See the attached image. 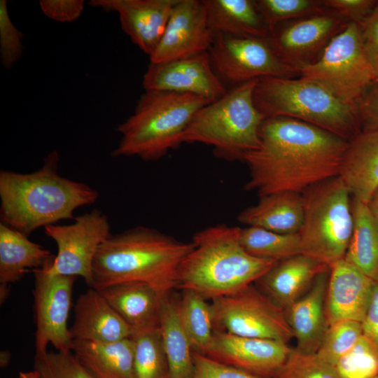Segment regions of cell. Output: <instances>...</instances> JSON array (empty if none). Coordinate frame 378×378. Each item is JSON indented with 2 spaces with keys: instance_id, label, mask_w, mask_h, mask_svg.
I'll return each mask as SVG.
<instances>
[{
  "instance_id": "obj_1",
  "label": "cell",
  "mask_w": 378,
  "mask_h": 378,
  "mask_svg": "<svg viewBox=\"0 0 378 378\" xmlns=\"http://www.w3.org/2000/svg\"><path fill=\"white\" fill-rule=\"evenodd\" d=\"M260 146L246 154L250 171L245 189L260 197L275 192L303 193L339 176L349 141L293 118H265L259 130Z\"/></svg>"
},
{
  "instance_id": "obj_2",
  "label": "cell",
  "mask_w": 378,
  "mask_h": 378,
  "mask_svg": "<svg viewBox=\"0 0 378 378\" xmlns=\"http://www.w3.org/2000/svg\"><path fill=\"white\" fill-rule=\"evenodd\" d=\"M59 161L53 150L34 172L1 171V223L27 236L39 227L74 218L76 209L97 202L96 190L57 173Z\"/></svg>"
},
{
  "instance_id": "obj_3",
  "label": "cell",
  "mask_w": 378,
  "mask_h": 378,
  "mask_svg": "<svg viewBox=\"0 0 378 378\" xmlns=\"http://www.w3.org/2000/svg\"><path fill=\"white\" fill-rule=\"evenodd\" d=\"M192 248V242H181L146 227L111 234L94 258L91 288L99 290L115 284L140 281L164 297L176 289L179 268Z\"/></svg>"
},
{
  "instance_id": "obj_4",
  "label": "cell",
  "mask_w": 378,
  "mask_h": 378,
  "mask_svg": "<svg viewBox=\"0 0 378 378\" xmlns=\"http://www.w3.org/2000/svg\"><path fill=\"white\" fill-rule=\"evenodd\" d=\"M238 227L220 225L193 236V248L179 268L176 289L198 292L214 300L254 284L276 262L248 253Z\"/></svg>"
},
{
  "instance_id": "obj_5",
  "label": "cell",
  "mask_w": 378,
  "mask_h": 378,
  "mask_svg": "<svg viewBox=\"0 0 378 378\" xmlns=\"http://www.w3.org/2000/svg\"><path fill=\"white\" fill-rule=\"evenodd\" d=\"M213 101L188 93L145 90L134 111L117 126L121 135L113 157L157 160L182 144L195 113Z\"/></svg>"
},
{
  "instance_id": "obj_6",
  "label": "cell",
  "mask_w": 378,
  "mask_h": 378,
  "mask_svg": "<svg viewBox=\"0 0 378 378\" xmlns=\"http://www.w3.org/2000/svg\"><path fill=\"white\" fill-rule=\"evenodd\" d=\"M253 101L265 118L286 117L314 125L348 141L361 130L356 106L300 77L258 79Z\"/></svg>"
},
{
  "instance_id": "obj_7",
  "label": "cell",
  "mask_w": 378,
  "mask_h": 378,
  "mask_svg": "<svg viewBox=\"0 0 378 378\" xmlns=\"http://www.w3.org/2000/svg\"><path fill=\"white\" fill-rule=\"evenodd\" d=\"M257 80L238 85L199 109L183 132L182 143L211 146L216 156L229 161L244 160L258 149L259 130L265 118L253 101Z\"/></svg>"
},
{
  "instance_id": "obj_8",
  "label": "cell",
  "mask_w": 378,
  "mask_h": 378,
  "mask_svg": "<svg viewBox=\"0 0 378 378\" xmlns=\"http://www.w3.org/2000/svg\"><path fill=\"white\" fill-rule=\"evenodd\" d=\"M350 196L340 176L302 193L304 217L298 233L302 254L329 267L344 258L354 228Z\"/></svg>"
},
{
  "instance_id": "obj_9",
  "label": "cell",
  "mask_w": 378,
  "mask_h": 378,
  "mask_svg": "<svg viewBox=\"0 0 378 378\" xmlns=\"http://www.w3.org/2000/svg\"><path fill=\"white\" fill-rule=\"evenodd\" d=\"M300 77L326 88L350 105L374 81L358 24L349 22L329 42L318 59L299 71Z\"/></svg>"
},
{
  "instance_id": "obj_10",
  "label": "cell",
  "mask_w": 378,
  "mask_h": 378,
  "mask_svg": "<svg viewBox=\"0 0 378 378\" xmlns=\"http://www.w3.org/2000/svg\"><path fill=\"white\" fill-rule=\"evenodd\" d=\"M214 330L288 344L293 332L284 309L254 284L211 300Z\"/></svg>"
},
{
  "instance_id": "obj_11",
  "label": "cell",
  "mask_w": 378,
  "mask_h": 378,
  "mask_svg": "<svg viewBox=\"0 0 378 378\" xmlns=\"http://www.w3.org/2000/svg\"><path fill=\"white\" fill-rule=\"evenodd\" d=\"M208 53L219 78L237 85L261 78H293L299 74L279 59L268 39L216 33Z\"/></svg>"
},
{
  "instance_id": "obj_12",
  "label": "cell",
  "mask_w": 378,
  "mask_h": 378,
  "mask_svg": "<svg viewBox=\"0 0 378 378\" xmlns=\"http://www.w3.org/2000/svg\"><path fill=\"white\" fill-rule=\"evenodd\" d=\"M44 230L57 247L49 270L57 274L81 276L91 287L94 258L100 246L111 235L106 215L93 209L74 218L70 225H51Z\"/></svg>"
},
{
  "instance_id": "obj_13",
  "label": "cell",
  "mask_w": 378,
  "mask_h": 378,
  "mask_svg": "<svg viewBox=\"0 0 378 378\" xmlns=\"http://www.w3.org/2000/svg\"><path fill=\"white\" fill-rule=\"evenodd\" d=\"M53 259L43 267L32 270L36 315L35 354L46 352L48 344L58 351L69 352L72 349L73 340L67 321L76 277L51 272L49 266Z\"/></svg>"
},
{
  "instance_id": "obj_14",
  "label": "cell",
  "mask_w": 378,
  "mask_h": 378,
  "mask_svg": "<svg viewBox=\"0 0 378 378\" xmlns=\"http://www.w3.org/2000/svg\"><path fill=\"white\" fill-rule=\"evenodd\" d=\"M326 8L311 16L277 27L268 42L279 59L298 72L316 62L329 42L349 23Z\"/></svg>"
},
{
  "instance_id": "obj_15",
  "label": "cell",
  "mask_w": 378,
  "mask_h": 378,
  "mask_svg": "<svg viewBox=\"0 0 378 378\" xmlns=\"http://www.w3.org/2000/svg\"><path fill=\"white\" fill-rule=\"evenodd\" d=\"M214 36L204 0H178L150 62H169L208 52Z\"/></svg>"
},
{
  "instance_id": "obj_16",
  "label": "cell",
  "mask_w": 378,
  "mask_h": 378,
  "mask_svg": "<svg viewBox=\"0 0 378 378\" xmlns=\"http://www.w3.org/2000/svg\"><path fill=\"white\" fill-rule=\"evenodd\" d=\"M142 83L145 90L188 93L211 101L227 92L212 66L208 52L169 62H150Z\"/></svg>"
},
{
  "instance_id": "obj_17",
  "label": "cell",
  "mask_w": 378,
  "mask_h": 378,
  "mask_svg": "<svg viewBox=\"0 0 378 378\" xmlns=\"http://www.w3.org/2000/svg\"><path fill=\"white\" fill-rule=\"evenodd\" d=\"M291 351L282 342L214 330L211 342L202 354L249 373L273 378Z\"/></svg>"
},
{
  "instance_id": "obj_18",
  "label": "cell",
  "mask_w": 378,
  "mask_h": 378,
  "mask_svg": "<svg viewBox=\"0 0 378 378\" xmlns=\"http://www.w3.org/2000/svg\"><path fill=\"white\" fill-rule=\"evenodd\" d=\"M178 0H92L90 5L116 12L123 31L144 53H153Z\"/></svg>"
},
{
  "instance_id": "obj_19",
  "label": "cell",
  "mask_w": 378,
  "mask_h": 378,
  "mask_svg": "<svg viewBox=\"0 0 378 378\" xmlns=\"http://www.w3.org/2000/svg\"><path fill=\"white\" fill-rule=\"evenodd\" d=\"M375 284L344 258L330 265L325 304L328 326L340 320L362 322Z\"/></svg>"
},
{
  "instance_id": "obj_20",
  "label": "cell",
  "mask_w": 378,
  "mask_h": 378,
  "mask_svg": "<svg viewBox=\"0 0 378 378\" xmlns=\"http://www.w3.org/2000/svg\"><path fill=\"white\" fill-rule=\"evenodd\" d=\"M69 331L73 340L112 342L130 337L134 330L101 293L91 288L78 298Z\"/></svg>"
},
{
  "instance_id": "obj_21",
  "label": "cell",
  "mask_w": 378,
  "mask_h": 378,
  "mask_svg": "<svg viewBox=\"0 0 378 378\" xmlns=\"http://www.w3.org/2000/svg\"><path fill=\"white\" fill-rule=\"evenodd\" d=\"M329 270L320 274L307 291L284 309L296 340L295 349L304 354L317 352L328 328L325 304Z\"/></svg>"
},
{
  "instance_id": "obj_22",
  "label": "cell",
  "mask_w": 378,
  "mask_h": 378,
  "mask_svg": "<svg viewBox=\"0 0 378 378\" xmlns=\"http://www.w3.org/2000/svg\"><path fill=\"white\" fill-rule=\"evenodd\" d=\"M330 267L302 253L276 262L254 284L285 309L301 298Z\"/></svg>"
},
{
  "instance_id": "obj_23",
  "label": "cell",
  "mask_w": 378,
  "mask_h": 378,
  "mask_svg": "<svg viewBox=\"0 0 378 378\" xmlns=\"http://www.w3.org/2000/svg\"><path fill=\"white\" fill-rule=\"evenodd\" d=\"M339 176L352 198L368 202L378 188V128L360 130L349 141Z\"/></svg>"
},
{
  "instance_id": "obj_24",
  "label": "cell",
  "mask_w": 378,
  "mask_h": 378,
  "mask_svg": "<svg viewBox=\"0 0 378 378\" xmlns=\"http://www.w3.org/2000/svg\"><path fill=\"white\" fill-rule=\"evenodd\" d=\"M133 330L160 326L163 297L150 285L140 281L113 284L98 290Z\"/></svg>"
},
{
  "instance_id": "obj_25",
  "label": "cell",
  "mask_w": 378,
  "mask_h": 378,
  "mask_svg": "<svg viewBox=\"0 0 378 378\" xmlns=\"http://www.w3.org/2000/svg\"><path fill=\"white\" fill-rule=\"evenodd\" d=\"M304 217L301 193L281 192L261 196L258 202L242 211L240 223L281 234L299 233Z\"/></svg>"
},
{
  "instance_id": "obj_26",
  "label": "cell",
  "mask_w": 378,
  "mask_h": 378,
  "mask_svg": "<svg viewBox=\"0 0 378 378\" xmlns=\"http://www.w3.org/2000/svg\"><path fill=\"white\" fill-rule=\"evenodd\" d=\"M71 351L93 378H136L131 337L112 342L73 340Z\"/></svg>"
},
{
  "instance_id": "obj_27",
  "label": "cell",
  "mask_w": 378,
  "mask_h": 378,
  "mask_svg": "<svg viewBox=\"0 0 378 378\" xmlns=\"http://www.w3.org/2000/svg\"><path fill=\"white\" fill-rule=\"evenodd\" d=\"M54 257L27 236L0 223V286L20 280L29 269L43 267Z\"/></svg>"
},
{
  "instance_id": "obj_28",
  "label": "cell",
  "mask_w": 378,
  "mask_h": 378,
  "mask_svg": "<svg viewBox=\"0 0 378 378\" xmlns=\"http://www.w3.org/2000/svg\"><path fill=\"white\" fill-rule=\"evenodd\" d=\"M215 34L268 39L270 31L252 0H204Z\"/></svg>"
},
{
  "instance_id": "obj_29",
  "label": "cell",
  "mask_w": 378,
  "mask_h": 378,
  "mask_svg": "<svg viewBox=\"0 0 378 378\" xmlns=\"http://www.w3.org/2000/svg\"><path fill=\"white\" fill-rule=\"evenodd\" d=\"M159 326L171 378H190L193 349L180 320L178 298L172 293L162 298Z\"/></svg>"
},
{
  "instance_id": "obj_30",
  "label": "cell",
  "mask_w": 378,
  "mask_h": 378,
  "mask_svg": "<svg viewBox=\"0 0 378 378\" xmlns=\"http://www.w3.org/2000/svg\"><path fill=\"white\" fill-rule=\"evenodd\" d=\"M354 228L344 259L378 281V225L367 205L352 198Z\"/></svg>"
},
{
  "instance_id": "obj_31",
  "label": "cell",
  "mask_w": 378,
  "mask_h": 378,
  "mask_svg": "<svg viewBox=\"0 0 378 378\" xmlns=\"http://www.w3.org/2000/svg\"><path fill=\"white\" fill-rule=\"evenodd\" d=\"M178 298V314L193 351L204 354L214 332L211 304L198 292L184 289Z\"/></svg>"
},
{
  "instance_id": "obj_32",
  "label": "cell",
  "mask_w": 378,
  "mask_h": 378,
  "mask_svg": "<svg viewBox=\"0 0 378 378\" xmlns=\"http://www.w3.org/2000/svg\"><path fill=\"white\" fill-rule=\"evenodd\" d=\"M240 241L251 255L276 262L302 253L298 233L281 234L248 226L241 228Z\"/></svg>"
},
{
  "instance_id": "obj_33",
  "label": "cell",
  "mask_w": 378,
  "mask_h": 378,
  "mask_svg": "<svg viewBox=\"0 0 378 378\" xmlns=\"http://www.w3.org/2000/svg\"><path fill=\"white\" fill-rule=\"evenodd\" d=\"M130 337L136 378H171L160 326L134 330Z\"/></svg>"
},
{
  "instance_id": "obj_34",
  "label": "cell",
  "mask_w": 378,
  "mask_h": 378,
  "mask_svg": "<svg viewBox=\"0 0 378 378\" xmlns=\"http://www.w3.org/2000/svg\"><path fill=\"white\" fill-rule=\"evenodd\" d=\"M255 2L270 34L285 21L311 16L327 8L323 1L318 0H258Z\"/></svg>"
},
{
  "instance_id": "obj_35",
  "label": "cell",
  "mask_w": 378,
  "mask_h": 378,
  "mask_svg": "<svg viewBox=\"0 0 378 378\" xmlns=\"http://www.w3.org/2000/svg\"><path fill=\"white\" fill-rule=\"evenodd\" d=\"M340 378L378 376V351L363 335L334 365Z\"/></svg>"
},
{
  "instance_id": "obj_36",
  "label": "cell",
  "mask_w": 378,
  "mask_h": 378,
  "mask_svg": "<svg viewBox=\"0 0 378 378\" xmlns=\"http://www.w3.org/2000/svg\"><path fill=\"white\" fill-rule=\"evenodd\" d=\"M363 335L361 322L340 320L328 326L323 340L316 353L320 358L335 365Z\"/></svg>"
},
{
  "instance_id": "obj_37",
  "label": "cell",
  "mask_w": 378,
  "mask_h": 378,
  "mask_svg": "<svg viewBox=\"0 0 378 378\" xmlns=\"http://www.w3.org/2000/svg\"><path fill=\"white\" fill-rule=\"evenodd\" d=\"M273 378H340L332 364L316 354H308L292 351Z\"/></svg>"
},
{
  "instance_id": "obj_38",
  "label": "cell",
  "mask_w": 378,
  "mask_h": 378,
  "mask_svg": "<svg viewBox=\"0 0 378 378\" xmlns=\"http://www.w3.org/2000/svg\"><path fill=\"white\" fill-rule=\"evenodd\" d=\"M34 370L43 378H93L72 351L35 354Z\"/></svg>"
},
{
  "instance_id": "obj_39",
  "label": "cell",
  "mask_w": 378,
  "mask_h": 378,
  "mask_svg": "<svg viewBox=\"0 0 378 378\" xmlns=\"http://www.w3.org/2000/svg\"><path fill=\"white\" fill-rule=\"evenodd\" d=\"M6 0L0 1V56L2 65L10 69L23 52L22 33L13 24Z\"/></svg>"
},
{
  "instance_id": "obj_40",
  "label": "cell",
  "mask_w": 378,
  "mask_h": 378,
  "mask_svg": "<svg viewBox=\"0 0 378 378\" xmlns=\"http://www.w3.org/2000/svg\"><path fill=\"white\" fill-rule=\"evenodd\" d=\"M193 369L190 378H265L221 363L193 351Z\"/></svg>"
},
{
  "instance_id": "obj_41",
  "label": "cell",
  "mask_w": 378,
  "mask_h": 378,
  "mask_svg": "<svg viewBox=\"0 0 378 378\" xmlns=\"http://www.w3.org/2000/svg\"><path fill=\"white\" fill-rule=\"evenodd\" d=\"M326 8L333 10L348 22L363 23L373 12L376 0H323Z\"/></svg>"
},
{
  "instance_id": "obj_42",
  "label": "cell",
  "mask_w": 378,
  "mask_h": 378,
  "mask_svg": "<svg viewBox=\"0 0 378 378\" xmlns=\"http://www.w3.org/2000/svg\"><path fill=\"white\" fill-rule=\"evenodd\" d=\"M356 106L360 130L378 128V80L366 88Z\"/></svg>"
},
{
  "instance_id": "obj_43",
  "label": "cell",
  "mask_w": 378,
  "mask_h": 378,
  "mask_svg": "<svg viewBox=\"0 0 378 378\" xmlns=\"http://www.w3.org/2000/svg\"><path fill=\"white\" fill-rule=\"evenodd\" d=\"M39 6L48 18L59 22L77 20L84 9L83 0H41Z\"/></svg>"
},
{
  "instance_id": "obj_44",
  "label": "cell",
  "mask_w": 378,
  "mask_h": 378,
  "mask_svg": "<svg viewBox=\"0 0 378 378\" xmlns=\"http://www.w3.org/2000/svg\"><path fill=\"white\" fill-rule=\"evenodd\" d=\"M364 48L378 80V4L371 15L360 24Z\"/></svg>"
},
{
  "instance_id": "obj_45",
  "label": "cell",
  "mask_w": 378,
  "mask_h": 378,
  "mask_svg": "<svg viewBox=\"0 0 378 378\" xmlns=\"http://www.w3.org/2000/svg\"><path fill=\"white\" fill-rule=\"evenodd\" d=\"M361 324L363 335L378 351V281L376 282L369 307Z\"/></svg>"
},
{
  "instance_id": "obj_46",
  "label": "cell",
  "mask_w": 378,
  "mask_h": 378,
  "mask_svg": "<svg viewBox=\"0 0 378 378\" xmlns=\"http://www.w3.org/2000/svg\"><path fill=\"white\" fill-rule=\"evenodd\" d=\"M367 205L378 225V188L371 196L370 200L367 203Z\"/></svg>"
},
{
  "instance_id": "obj_47",
  "label": "cell",
  "mask_w": 378,
  "mask_h": 378,
  "mask_svg": "<svg viewBox=\"0 0 378 378\" xmlns=\"http://www.w3.org/2000/svg\"><path fill=\"white\" fill-rule=\"evenodd\" d=\"M17 378H43L38 371L36 370L29 372H20Z\"/></svg>"
},
{
  "instance_id": "obj_48",
  "label": "cell",
  "mask_w": 378,
  "mask_h": 378,
  "mask_svg": "<svg viewBox=\"0 0 378 378\" xmlns=\"http://www.w3.org/2000/svg\"><path fill=\"white\" fill-rule=\"evenodd\" d=\"M374 378H378V376H377V377H374Z\"/></svg>"
}]
</instances>
